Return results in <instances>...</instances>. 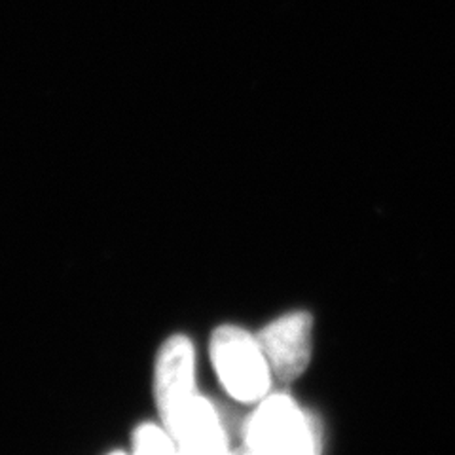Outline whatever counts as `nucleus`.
I'll use <instances>...</instances> for the list:
<instances>
[{"instance_id": "20e7f679", "label": "nucleus", "mask_w": 455, "mask_h": 455, "mask_svg": "<svg viewBox=\"0 0 455 455\" xmlns=\"http://www.w3.org/2000/svg\"><path fill=\"white\" fill-rule=\"evenodd\" d=\"M177 443L179 453H226L230 451V436L215 403L196 393L188 403L162 419Z\"/></svg>"}, {"instance_id": "39448f33", "label": "nucleus", "mask_w": 455, "mask_h": 455, "mask_svg": "<svg viewBox=\"0 0 455 455\" xmlns=\"http://www.w3.org/2000/svg\"><path fill=\"white\" fill-rule=\"evenodd\" d=\"M197 393L196 349L188 336L175 334L160 347L154 370V395L160 418L173 414L177 408Z\"/></svg>"}, {"instance_id": "423d86ee", "label": "nucleus", "mask_w": 455, "mask_h": 455, "mask_svg": "<svg viewBox=\"0 0 455 455\" xmlns=\"http://www.w3.org/2000/svg\"><path fill=\"white\" fill-rule=\"evenodd\" d=\"M135 453H179L177 443L164 423H142L132 436Z\"/></svg>"}, {"instance_id": "f03ea898", "label": "nucleus", "mask_w": 455, "mask_h": 455, "mask_svg": "<svg viewBox=\"0 0 455 455\" xmlns=\"http://www.w3.org/2000/svg\"><path fill=\"white\" fill-rule=\"evenodd\" d=\"M209 353L224 391L235 401L256 404L272 389V368L256 334L222 324L211 334Z\"/></svg>"}, {"instance_id": "7ed1b4c3", "label": "nucleus", "mask_w": 455, "mask_h": 455, "mask_svg": "<svg viewBox=\"0 0 455 455\" xmlns=\"http://www.w3.org/2000/svg\"><path fill=\"white\" fill-rule=\"evenodd\" d=\"M275 379L291 383L300 378L311 361L313 317L307 311H291L267 323L256 334Z\"/></svg>"}, {"instance_id": "f257e3e1", "label": "nucleus", "mask_w": 455, "mask_h": 455, "mask_svg": "<svg viewBox=\"0 0 455 455\" xmlns=\"http://www.w3.org/2000/svg\"><path fill=\"white\" fill-rule=\"evenodd\" d=\"M243 444L252 453H319L321 423L287 393H267L245 419Z\"/></svg>"}]
</instances>
